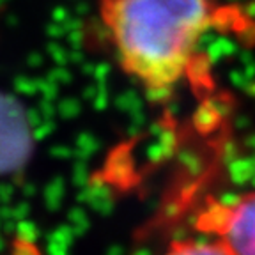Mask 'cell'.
Here are the masks:
<instances>
[{"instance_id": "obj_3", "label": "cell", "mask_w": 255, "mask_h": 255, "mask_svg": "<svg viewBox=\"0 0 255 255\" xmlns=\"http://www.w3.org/2000/svg\"><path fill=\"white\" fill-rule=\"evenodd\" d=\"M32 131L18 101L0 94V175L14 174L32 154Z\"/></svg>"}, {"instance_id": "obj_2", "label": "cell", "mask_w": 255, "mask_h": 255, "mask_svg": "<svg viewBox=\"0 0 255 255\" xmlns=\"http://www.w3.org/2000/svg\"><path fill=\"white\" fill-rule=\"evenodd\" d=\"M195 229L229 255H255V190L207 200L195 216Z\"/></svg>"}, {"instance_id": "obj_1", "label": "cell", "mask_w": 255, "mask_h": 255, "mask_svg": "<svg viewBox=\"0 0 255 255\" xmlns=\"http://www.w3.org/2000/svg\"><path fill=\"white\" fill-rule=\"evenodd\" d=\"M223 16L218 0H100L119 66L158 100L206 75L200 43Z\"/></svg>"}, {"instance_id": "obj_4", "label": "cell", "mask_w": 255, "mask_h": 255, "mask_svg": "<svg viewBox=\"0 0 255 255\" xmlns=\"http://www.w3.org/2000/svg\"><path fill=\"white\" fill-rule=\"evenodd\" d=\"M161 255H229V252L209 238L175 239Z\"/></svg>"}]
</instances>
